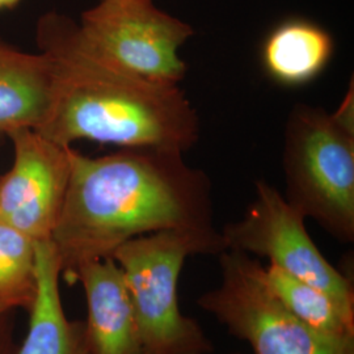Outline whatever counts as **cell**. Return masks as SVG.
<instances>
[{
	"instance_id": "6da1fadb",
	"label": "cell",
	"mask_w": 354,
	"mask_h": 354,
	"mask_svg": "<svg viewBox=\"0 0 354 354\" xmlns=\"http://www.w3.org/2000/svg\"><path fill=\"white\" fill-rule=\"evenodd\" d=\"M165 230L213 232V184L184 153L124 149L89 158L71 153V174L50 241L61 276L112 257L130 239Z\"/></svg>"
},
{
	"instance_id": "7a4b0ae2",
	"label": "cell",
	"mask_w": 354,
	"mask_h": 354,
	"mask_svg": "<svg viewBox=\"0 0 354 354\" xmlns=\"http://www.w3.org/2000/svg\"><path fill=\"white\" fill-rule=\"evenodd\" d=\"M38 42L51 64L50 105L38 131L62 146L89 140L122 149L185 153L201 134L200 117L180 84L143 79L88 50L76 23L48 13Z\"/></svg>"
},
{
	"instance_id": "3957f363",
	"label": "cell",
	"mask_w": 354,
	"mask_h": 354,
	"mask_svg": "<svg viewBox=\"0 0 354 354\" xmlns=\"http://www.w3.org/2000/svg\"><path fill=\"white\" fill-rule=\"evenodd\" d=\"M227 250L221 231L165 230L130 239L112 257L121 268L145 354H210L203 327L178 307L177 283L193 254Z\"/></svg>"
},
{
	"instance_id": "277c9868",
	"label": "cell",
	"mask_w": 354,
	"mask_h": 354,
	"mask_svg": "<svg viewBox=\"0 0 354 354\" xmlns=\"http://www.w3.org/2000/svg\"><path fill=\"white\" fill-rule=\"evenodd\" d=\"M285 200L340 243L354 241V134L322 106L298 102L285 124Z\"/></svg>"
},
{
	"instance_id": "5b68a950",
	"label": "cell",
	"mask_w": 354,
	"mask_h": 354,
	"mask_svg": "<svg viewBox=\"0 0 354 354\" xmlns=\"http://www.w3.org/2000/svg\"><path fill=\"white\" fill-rule=\"evenodd\" d=\"M221 283L197 304L254 354H354V339H337L310 328L269 288L266 266L239 250L219 253Z\"/></svg>"
},
{
	"instance_id": "8992f818",
	"label": "cell",
	"mask_w": 354,
	"mask_h": 354,
	"mask_svg": "<svg viewBox=\"0 0 354 354\" xmlns=\"http://www.w3.org/2000/svg\"><path fill=\"white\" fill-rule=\"evenodd\" d=\"M76 35L88 50L130 74L180 84L188 66L178 51L194 29L153 0H100L83 12Z\"/></svg>"
},
{
	"instance_id": "52a82bcc",
	"label": "cell",
	"mask_w": 354,
	"mask_h": 354,
	"mask_svg": "<svg viewBox=\"0 0 354 354\" xmlns=\"http://www.w3.org/2000/svg\"><path fill=\"white\" fill-rule=\"evenodd\" d=\"M304 215L269 183H256V200L244 216L221 231L227 248L266 257L292 277L327 292L342 311L354 317L352 281L329 263L311 239Z\"/></svg>"
},
{
	"instance_id": "ba28073f",
	"label": "cell",
	"mask_w": 354,
	"mask_h": 354,
	"mask_svg": "<svg viewBox=\"0 0 354 354\" xmlns=\"http://www.w3.org/2000/svg\"><path fill=\"white\" fill-rule=\"evenodd\" d=\"M8 137L13 163L0 178V221L32 241H50L68 187L73 147L32 129Z\"/></svg>"
},
{
	"instance_id": "9c48e42d",
	"label": "cell",
	"mask_w": 354,
	"mask_h": 354,
	"mask_svg": "<svg viewBox=\"0 0 354 354\" xmlns=\"http://www.w3.org/2000/svg\"><path fill=\"white\" fill-rule=\"evenodd\" d=\"M73 281L84 289L87 354H145L121 268L113 257L79 266Z\"/></svg>"
},
{
	"instance_id": "30bf717a",
	"label": "cell",
	"mask_w": 354,
	"mask_h": 354,
	"mask_svg": "<svg viewBox=\"0 0 354 354\" xmlns=\"http://www.w3.org/2000/svg\"><path fill=\"white\" fill-rule=\"evenodd\" d=\"M38 292L26 340L16 354H87L86 323L64 314L61 264L50 241H36Z\"/></svg>"
},
{
	"instance_id": "8fae6325",
	"label": "cell",
	"mask_w": 354,
	"mask_h": 354,
	"mask_svg": "<svg viewBox=\"0 0 354 354\" xmlns=\"http://www.w3.org/2000/svg\"><path fill=\"white\" fill-rule=\"evenodd\" d=\"M51 83L44 51L19 50L0 41V134L37 130L50 105Z\"/></svg>"
},
{
	"instance_id": "7c38bea8",
	"label": "cell",
	"mask_w": 354,
	"mask_h": 354,
	"mask_svg": "<svg viewBox=\"0 0 354 354\" xmlns=\"http://www.w3.org/2000/svg\"><path fill=\"white\" fill-rule=\"evenodd\" d=\"M333 49V38L324 28L304 19H291L266 37L263 64L268 75L281 84L304 86L327 67Z\"/></svg>"
},
{
	"instance_id": "4fadbf2b",
	"label": "cell",
	"mask_w": 354,
	"mask_h": 354,
	"mask_svg": "<svg viewBox=\"0 0 354 354\" xmlns=\"http://www.w3.org/2000/svg\"><path fill=\"white\" fill-rule=\"evenodd\" d=\"M266 279L279 301L310 328L330 337L354 339V317L346 315L327 292L273 264L266 266Z\"/></svg>"
},
{
	"instance_id": "5bb4252c",
	"label": "cell",
	"mask_w": 354,
	"mask_h": 354,
	"mask_svg": "<svg viewBox=\"0 0 354 354\" xmlns=\"http://www.w3.org/2000/svg\"><path fill=\"white\" fill-rule=\"evenodd\" d=\"M37 292L36 241L0 221V314L29 313Z\"/></svg>"
},
{
	"instance_id": "9a60e30c",
	"label": "cell",
	"mask_w": 354,
	"mask_h": 354,
	"mask_svg": "<svg viewBox=\"0 0 354 354\" xmlns=\"http://www.w3.org/2000/svg\"><path fill=\"white\" fill-rule=\"evenodd\" d=\"M332 118L337 125L346 130L348 133L354 134V88L353 79L351 80L349 88L345 93V97L342 100L340 106L336 109V112L330 113Z\"/></svg>"
},
{
	"instance_id": "2e32d148",
	"label": "cell",
	"mask_w": 354,
	"mask_h": 354,
	"mask_svg": "<svg viewBox=\"0 0 354 354\" xmlns=\"http://www.w3.org/2000/svg\"><path fill=\"white\" fill-rule=\"evenodd\" d=\"M17 349L10 314H0V354H16Z\"/></svg>"
},
{
	"instance_id": "e0dca14e",
	"label": "cell",
	"mask_w": 354,
	"mask_h": 354,
	"mask_svg": "<svg viewBox=\"0 0 354 354\" xmlns=\"http://www.w3.org/2000/svg\"><path fill=\"white\" fill-rule=\"evenodd\" d=\"M20 3V0H0V11L11 10Z\"/></svg>"
}]
</instances>
